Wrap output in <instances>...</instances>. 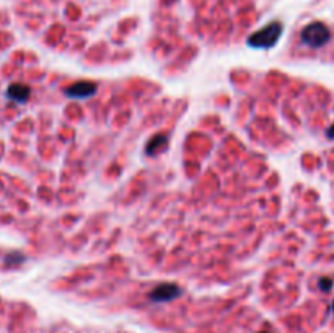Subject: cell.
<instances>
[{"label":"cell","mask_w":334,"mask_h":333,"mask_svg":"<svg viewBox=\"0 0 334 333\" xmlns=\"http://www.w3.org/2000/svg\"><path fill=\"white\" fill-rule=\"evenodd\" d=\"M281 34H282V25L279 22H274L261 28L259 31L253 33L250 36V40H248V44L257 47V49H269V47H272L279 41Z\"/></svg>","instance_id":"cell-1"},{"label":"cell","mask_w":334,"mask_h":333,"mask_svg":"<svg viewBox=\"0 0 334 333\" xmlns=\"http://www.w3.org/2000/svg\"><path fill=\"white\" fill-rule=\"evenodd\" d=\"M165 146H166V137L163 134H157L154 139L149 142V146H147L145 150H147L149 155H154V154H157L160 149H163Z\"/></svg>","instance_id":"cell-6"},{"label":"cell","mask_w":334,"mask_h":333,"mask_svg":"<svg viewBox=\"0 0 334 333\" xmlns=\"http://www.w3.org/2000/svg\"><path fill=\"white\" fill-rule=\"evenodd\" d=\"M181 294V289L175 284H160L154 291L149 294V297L154 302H166V301H173Z\"/></svg>","instance_id":"cell-4"},{"label":"cell","mask_w":334,"mask_h":333,"mask_svg":"<svg viewBox=\"0 0 334 333\" xmlns=\"http://www.w3.org/2000/svg\"><path fill=\"white\" fill-rule=\"evenodd\" d=\"M320 288H321L323 291H331V288H332V279H329V278H321V279H320Z\"/></svg>","instance_id":"cell-7"},{"label":"cell","mask_w":334,"mask_h":333,"mask_svg":"<svg viewBox=\"0 0 334 333\" xmlns=\"http://www.w3.org/2000/svg\"><path fill=\"white\" fill-rule=\"evenodd\" d=\"M7 97L16 101V103H22V101H26L30 98V89L26 87L23 83H13L8 87L7 90Z\"/></svg>","instance_id":"cell-5"},{"label":"cell","mask_w":334,"mask_h":333,"mask_svg":"<svg viewBox=\"0 0 334 333\" xmlns=\"http://www.w3.org/2000/svg\"><path fill=\"white\" fill-rule=\"evenodd\" d=\"M332 310H334V302H332Z\"/></svg>","instance_id":"cell-9"},{"label":"cell","mask_w":334,"mask_h":333,"mask_svg":"<svg viewBox=\"0 0 334 333\" xmlns=\"http://www.w3.org/2000/svg\"><path fill=\"white\" fill-rule=\"evenodd\" d=\"M328 137L334 141V125H332V126L329 128V131H328Z\"/></svg>","instance_id":"cell-8"},{"label":"cell","mask_w":334,"mask_h":333,"mask_svg":"<svg viewBox=\"0 0 334 333\" xmlns=\"http://www.w3.org/2000/svg\"><path fill=\"white\" fill-rule=\"evenodd\" d=\"M97 93V83L82 80L65 89V95L70 98H88Z\"/></svg>","instance_id":"cell-3"},{"label":"cell","mask_w":334,"mask_h":333,"mask_svg":"<svg viewBox=\"0 0 334 333\" xmlns=\"http://www.w3.org/2000/svg\"><path fill=\"white\" fill-rule=\"evenodd\" d=\"M329 38H331L329 28L320 22L310 23L302 31V41L310 47H321L329 41Z\"/></svg>","instance_id":"cell-2"}]
</instances>
